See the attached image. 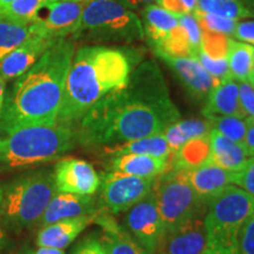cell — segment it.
<instances>
[{"mask_svg": "<svg viewBox=\"0 0 254 254\" xmlns=\"http://www.w3.org/2000/svg\"><path fill=\"white\" fill-rule=\"evenodd\" d=\"M180 120L163 72L146 60L129 74L128 81L87 111L75 125L77 140L85 146L111 147L161 134Z\"/></svg>", "mask_w": 254, "mask_h": 254, "instance_id": "6da1fadb", "label": "cell"}, {"mask_svg": "<svg viewBox=\"0 0 254 254\" xmlns=\"http://www.w3.org/2000/svg\"><path fill=\"white\" fill-rule=\"evenodd\" d=\"M74 53L73 41L59 38L15 79L0 114V134L21 127L56 125Z\"/></svg>", "mask_w": 254, "mask_h": 254, "instance_id": "7a4b0ae2", "label": "cell"}, {"mask_svg": "<svg viewBox=\"0 0 254 254\" xmlns=\"http://www.w3.org/2000/svg\"><path fill=\"white\" fill-rule=\"evenodd\" d=\"M134 53L106 46H82L73 56L57 123L75 127L87 111L125 86L136 65Z\"/></svg>", "mask_w": 254, "mask_h": 254, "instance_id": "3957f363", "label": "cell"}, {"mask_svg": "<svg viewBox=\"0 0 254 254\" xmlns=\"http://www.w3.org/2000/svg\"><path fill=\"white\" fill-rule=\"evenodd\" d=\"M74 127L63 125L27 126L0 134V171L57 160L74 147Z\"/></svg>", "mask_w": 254, "mask_h": 254, "instance_id": "277c9868", "label": "cell"}, {"mask_svg": "<svg viewBox=\"0 0 254 254\" xmlns=\"http://www.w3.org/2000/svg\"><path fill=\"white\" fill-rule=\"evenodd\" d=\"M253 213L252 196L240 187L227 186L207 205L204 254H238L240 230Z\"/></svg>", "mask_w": 254, "mask_h": 254, "instance_id": "5b68a950", "label": "cell"}, {"mask_svg": "<svg viewBox=\"0 0 254 254\" xmlns=\"http://www.w3.org/2000/svg\"><path fill=\"white\" fill-rule=\"evenodd\" d=\"M57 193L52 172L36 171L19 177L1 189L0 219L15 230L36 226Z\"/></svg>", "mask_w": 254, "mask_h": 254, "instance_id": "8992f818", "label": "cell"}, {"mask_svg": "<svg viewBox=\"0 0 254 254\" xmlns=\"http://www.w3.org/2000/svg\"><path fill=\"white\" fill-rule=\"evenodd\" d=\"M74 39L131 43L145 38L141 20L120 0H92L82 12Z\"/></svg>", "mask_w": 254, "mask_h": 254, "instance_id": "52a82bcc", "label": "cell"}, {"mask_svg": "<svg viewBox=\"0 0 254 254\" xmlns=\"http://www.w3.org/2000/svg\"><path fill=\"white\" fill-rule=\"evenodd\" d=\"M153 193L163 219L165 233L183 226L200 215H205L207 205L195 194L186 171L170 168L155 178Z\"/></svg>", "mask_w": 254, "mask_h": 254, "instance_id": "ba28073f", "label": "cell"}, {"mask_svg": "<svg viewBox=\"0 0 254 254\" xmlns=\"http://www.w3.org/2000/svg\"><path fill=\"white\" fill-rule=\"evenodd\" d=\"M155 178H139L120 172L105 174L100 183V204L110 214L128 211L153 190Z\"/></svg>", "mask_w": 254, "mask_h": 254, "instance_id": "9c48e42d", "label": "cell"}, {"mask_svg": "<svg viewBox=\"0 0 254 254\" xmlns=\"http://www.w3.org/2000/svg\"><path fill=\"white\" fill-rule=\"evenodd\" d=\"M123 221V227L139 245L150 254L157 253L165 227L153 190L145 199L125 212Z\"/></svg>", "mask_w": 254, "mask_h": 254, "instance_id": "30bf717a", "label": "cell"}, {"mask_svg": "<svg viewBox=\"0 0 254 254\" xmlns=\"http://www.w3.org/2000/svg\"><path fill=\"white\" fill-rule=\"evenodd\" d=\"M53 176L59 193L93 195L99 190L101 183L94 167L87 161L77 158H65L58 161Z\"/></svg>", "mask_w": 254, "mask_h": 254, "instance_id": "8fae6325", "label": "cell"}, {"mask_svg": "<svg viewBox=\"0 0 254 254\" xmlns=\"http://www.w3.org/2000/svg\"><path fill=\"white\" fill-rule=\"evenodd\" d=\"M152 49L155 55L164 60L168 67L176 73L183 86L196 100L207 99L211 91L220 82V80L212 77L195 58L173 57L157 47H152Z\"/></svg>", "mask_w": 254, "mask_h": 254, "instance_id": "7c38bea8", "label": "cell"}, {"mask_svg": "<svg viewBox=\"0 0 254 254\" xmlns=\"http://www.w3.org/2000/svg\"><path fill=\"white\" fill-rule=\"evenodd\" d=\"M38 23L39 28L30 39L0 60V77L5 81L17 79L28 71L57 40L46 33L39 20Z\"/></svg>", "mask_w": 254, "mask_h": 254, "instance_id": "4fadbf2b", "label": "cell"}, {"mask_svg": "<svg viewBox=\"0 0 254 254\" xmlns=\"http://www.w3.org/2000/svg\"><path fill=\"white\" fill-rule=\"evenodd\" d=\"M205 215H200L176 228L166 232L155 254H204L206 247Z\"/></svg>", "mask_w": 254, "mask_h": 254, "instance_id": "5bb4252c", "label": "cell"}, {"mask_svg": "<svg viewBox=\"0 0 254 254\" xmlns=\"http://www.w3.org/2000/svg\"><path fill=\"white\" fill-rule=\"evenodd\" d=\"M92 195H79L72 193H57L47 206L39 224L41 226L65 219L94 217L100 211Z\"/></svg>", "mask_w": 254, "mask_h": 254, "instance_id": "9a60e30c", "label": "cell"}, {"mask_svg": "<svg viewBox=\"0 0 254 254\" xmlns=\"http://www.w3.org/2000/svg\"><path fill=\"white\" fill-rule=\"evenodd\" d=\"M87 4L68 0H52L47 6V17L39 19L41 26L50 37L56 39L73 34L80 24L82 12Z\"/></svg>", "mask_w": 254, "mask_h": 254, "instance_id": "2e32d148", "label": "cell"}, {"mask_svg": "<svg viewBox=\"0 0 254 254\" xmlns=\"http://www.w3.org/2000/svg\"><path fill=\"white\" fill-rule=\"evenodd\" d=\"M93 222L101 228L98 240L105 254H150L105 209L101 208L98 212Z\"/></svg>", "mask_w": 254, "mask_h": 254, "instance_id": "e0dca14e", "label": "cell"}, {"mask_svg": "<svg viewBox=\"0 0 254 254\" xmlns=\"http://www.w3.org/2000/svg\"><path fill=\"white\" fill-rule=\"evenodd\" d=\"M206 118L209 117H239L247 118L241 106L239 85L233 77H227L215 86L206 99L202 109Z\"/></svg>", "mask_w": 254, "mask_h": 254, "instance_id": "ac0fdd59", "label": "cell"}, {"mask_svg": "<svg viewBox=\"0 0 254 254\" xmlns=\"http://www.w3.org/2000/svg\"><path fill=\"white\" fill-rule=\"evenodd\" d=\"M236 172L224 170L213 164H206L195 170L186 171L189 182L195 194L206 205L233 184Z\"/></svg>", "mask_w": 254, "mask_h": 254, "instance_id": "d6986e66", "label": "cell"}, {"mask_svg": "<svg viewBox=\"0 0 254 254\" xmlns=\"http://www.w3.org/2000/svg\"><path fill=\"white\" fill-rule=\"evenodd\" d=\"M94 217L65 219L44 226L38 233V246L64 250L94 221Z\"/></svg>", "mask_w": 254, "mask_h": 254, "instance_id": "ffe728a7", "label": "cell"}, {"mask_svg": "<svg viewBox=\"0 0 254 254\" xmlns=\"http://www.w3.org/2000/svg\"><path fill=\"white\" fill-rule=\"evenodd\" d=\"M209 139L212 148L209 164L230 172H239L251 158L244 144L230 140L215 129H212L209 133Z\"/></svg>", "mask_w": 254, "mask_h": 254, "instance_id": "44dd1931", "label": "cell"}, {"mask_svg": "<svg viewBox=\"0 0 254 254\" xmlns=\"http://www.w3.org/2000/svg\"><path fill=\"white\" fill-rule=\"evenodd\" d=\"M170 168V158L144 154H124L113 157L111 170L139 178H157Z\"/></svg>", "mask_w": 254, "mask_h": 254, "instance_id": "7402d4cb", "label": "cell"}, {"mask_svg": "<svg viewBox=\"0 0 254 254\" xmlns=\"http://www.w3.org/2000/svg\"><path fill=\"white\" fill-rule=\"evenodd\" d=\"M211 153L212 148L209 134L192 139L184 144L177 152L172 153V163H170V168L184 171L195 170V168L209 164Z\"/></svg>", "mask_w": 254, "mask_h": 254, "instance_id": "603a6c76", "label": "cell"}, {"mask_svg": "<svg viewBox=\"0 0 254 254\" xmlns=\"http://www.w3.org/2000/svg\"><path fill=\"white\" fill-rule=\"evenodd\" d=\"M141 24L150 45H159L178 26V17L158 5H147L141 11Z\"/></svg>", "mask_w": 254, "mask_h": 254, "instance_id": "cb8c5ba5", "label": "cell"}, {"mask_svg": "<svg viewBox=\"0 0 254 254\" xmlns=\"http://www.w3.org/2000/svg\"><path fill=\"white\" fill-rule=\"evenodd\" d=\"M211 131L212 125L207 119H186L178 120L177 123L168 126L163 134L171 152L174 153L187 141L199 136L208 135Z\"/></svg>", "mask_w": 254, "mask_h": 254, "instance_id": "d4e9b609", "label": "cell"}, {"mask_svg": "<svg viewBox=\"0 0 254 254\" xmlns=\"http://www.w3.org/2000/svg\"><path fill=\"white\" fill-rule=\"evenodd\" d=\"M104 151L105 153L113 155V157L124 154H144L159 158H170L172 155L163 133L145 136V138L136 139V140L125 142L122 145L111 146V147L104 148Z\"/></svg>", "mask_w": 254, "mask_h": 254, "instance_id": "484cf974", "label": "cell"}, {"mask_svg": "<svg viewBox=\"0 0 254 254\" xmlns=\"http://www.w3.org/2000/svg\"><path fill=\"white\" fill-rule=\"evenodd\" d=\"M253 45L231 40L227 60L231 75L240 82H249L254 86Z\"/></svg>", "mask_w": 254, "mask_h": 254, "instance_id": "4316f807", "label": "cell"}, {"mask_svg": "<svg viewBox=\"0 0 254 254\" xmlns=\"http://www.w3.org/2000/svg\"><path fill=\"white\" fill-rule=\"evenodd\" d=\"M39 28L38 20L31 25H20L0 18V60L21 46Z\"/></svg>", "mask_w": 254, "mask_h": 254, "instance_id": "83f0119b", "label": "cell"}, {"mask_svg": "<svg viewBox=\"0 0 254 254\" xmlns=\"http://www.w3.org/2000/svg\"><path fill=\"white\" fill-rule=\"evenodd\" d=\"M52 0H13L0 9V18L20 25H31L39 20V12Z\"/></svg>", "mask_w": 254, "mask_h": 254, "instance_id": "f1b7e54d", "label": "cell"}, {"mask_svg": "<svg viewBox=\"0 0 254 254\" xmlns=\"http://www.w3.org/2000/svg\"><path fill=\"white\" fill-rule=\"evenodd\" d=\"M198 8L207 13L239 19L252 17L254 12L245 0H198Z\"/></svg>", "mask_w": 254, "mask_h": 254, "instance_id": "f546056e", "label": "cell"}, {"mask_svg": "<svg viewBox=\"0 0 254 254\" xmlns=\"http://www.w3.org/2000/svg\"><path fill=\"white\" fill-rule=\"evenodd\" d=\"M157 47L163 52L173 57H189V58H195V52L193 51L190 43L187 37L186 31L182 26L173 28L166 38L161 41L159 45H151Z\"/></svg>", "mask_w": 254, "mask_h": 254, "instance_id": "4dcf8cb0", "label": "cell"}, {"mask_svg": "<svg viewBox=\"0 0 254 254\" xmlns=\"http://www.w3.org/2000/svg\"><path fill=\"white\" fill-rule=\"evenodd\" d=\"M212 129L221 133L232 141L244 144L247 132V118L239 117H209Z\"/></svg>", "mask_w": 254, "mask_h": 254, "instance_id": "1f68e13d", "label": "cell"}, {"mask_svg": "<svg viewBox=\"0 0 254 254\" xmlns=\"http://www.w3.org/2000/svg\"><path fill=\"white\" fill-rule=\"evenodd\" d=\"M201 27V45L200 51L212 59L227 58L231 40L228 36Z\"/></svg>", "mask_w": 254, "mask_h": 254, "instance_id": "d6a6232c", "label": "cell"}, {"mask_svg": "<svg viewBox=\"0 0 254 254\" xmlns=\"http://www.w3.org/2000/svg\"><path fill=\"white\" fill-rule=\"evenodd\" d=\"M193 15L199 21L200 26L206 27L207 30L213 32H218V33L226 34V36H232L233 34L234 28H236V25L238 23L237 19L207 13V12L200 11L198 7L193 12Z\"/></svg>", "mask_w": 254, "mask_h": 254, "instance_id": "836d02e7", "label": "cell"}, {"mask_svg": "<svg viewBox=\"0 0 254 254\" xmlns=\"http://www.w3.org/2000/svg\"><path fill=\"white\" fill-rule=\"evenodd\" d=\"M195 59L198 60L200 65H201L212 77L218 79V80L221 81L227 77H231L230 66H228L227 58L212 59L200 51L198 55H196Z\"/></svg>", "mask_w": 254, "mask_h": 254, "instance_id": "e575fe53", "label": "cell"}, {"mask_svg": "<svg viewBox=\"0 0 254 254\" xmlns=\"http://www.w3.org/2000/svg\"><path fill=\"white\" fill-rule=\"evenodd\" d=\"M178 25L186 31L190 46L195 52L196 57L200 52V45H201V27H200L199 21L196 20L194 15L187 13L178 17Z\"/></svg>", "mask_w": 254, "mask_h": 254, "instance_id": "d590c367", "label": "cell"}, {"mask_svg": "<svg viewBox=\"0 0 254 254\" xmlns=\"http://www.w3.org/2000/svg\"><path fill=\"white\" fill-rule=\"evenodd\" d=\"M233 184L249 193L254 200V155L247 160L239 172L234 173Z\"/></svg>", "mask_w": 254, "mask_h": 254, "instance_id": "8d00e7d4", "label": "cell"}, {"mask_svg": "<svg viewBox=\"0 0 254 254\" xmlns=\"http://www.w3.org/2000/svg\"><path fill=\"white\" fill-rule=\"evenodd\" d=\"M238 254H254V213L244 222L241 227Z\"/></svg>", "mask_w": 254, "mask_h": 254, "instance_id": "74e56055", "label": "cell"}, {"mask_svg": "<svg viewBox=\"0 0 254 254\" xmlns=\"http://www.w3.org/2000/svg\"><path fill=\"white\" fill-rule=\"evenodd\" d=\"M241 106L245 111L247 118H254V88L249 82L239 84Z\"/></svg>", "mask_w": 254, "mask_h": 254, "instance_id": "f35d334b", "label": "cell"}, {"mask_svg": "<svg viewBox=\"0 0 254 254\" xmlns=\"http://www.w3.org/2000/svg\"><path fill=\"white\" fill-rule=\"evenodd\" d=\"M232 37L240 40L241 43L254 45V20L238 21Z\"/></svg>", "mask_w": 254, "mask_h": 254, "instance_id": "ab89813d", "label": "cell"}, {"mask_svg": "<svg viewBox=\"0 0 254 254\" xmlns=\"http://www.w3.org/2000/svg\"><path fill=\"white\" fill-rule=\"evenodd\" d=\"M72 254H105L99 240L95 238H86L79 243Z\"/></svg>", "mask_w": 254, "mask_h": 254, "instance_id": "60d3db41", "label": "cell"}, {"mask_svg": "<svg viewBox=\"0 0 254 254\" xmlns=\"http://www.w3.org/2000/svg\"><path fill=\"white\" fill-rule=\"evenodd\" d=\"M157 2H158V6H160V7L166 9V11L170 12V13H173L174 15H177V17L190 13L182 0H157Z\"/></svg>", "mask_w": 254, "mask_h": 254, "instance_id": "b9f144b4", "label": "cell"}, {"mask_svg": "<svg viewBox=\"0 0 254 254\" xmlns=\"http://www.w3.org/2000/svg\"><path fill=\"white\" fill-rule=\"evenodd\" d=\"M244 146L249 152L250 157L254 155V118H247V132Z\"/></svg>", "mask_w": 254, "mask_h": 254, "instance_id": "7bdbcfd3", "label": "cell"}, {"mask_svg": "<svg viewBox=\"0 0 254 254\" xmlns=\"http://www.w3.org/2000/svg\"><path fill=\"white\" fill-rule=\"evenodd\" d=\"M124 5L127 6V7H140L142 5H150L153 1H157V0H120Z\"/></svg>", "mask_w": 254, "mask_h": 254, "instance_id": "ee69618b", "label": "cell"}, {"mask_svg": "<svg viewBox=\"0 0 254 254\" xmlns=\"http://www.w3.org/2000/svg\"><path fill=\"white\" fill-rule=\"evenodd\" d=\"M33 254H65L64 250L53 249V247H39Z\"/></svg>", "mask_w": 254, "mask_h": 254, "instance_id": "f6af8a7d", "label": "cell"}, {"mask_svg": "<svg viewBox=\"0 0 254 254\" xmlns=\"http://www.w3.org/2000/svg\"><path fill=\"white\" fill-rule=\"evenodd\" d=\"M182 1L184 2V5L186 6L187 11H189L190 13H193L196 9V7H198V0H182Z\"/></svg>", "mask_w": 254, "mask_h": 254, "instance_id": "bcb514c9", "label": "cell"}, {"mask_svg": "<svg viewBox=\"0 0 254 254\" xmlns=\"http://www.w3.org/2000/svg\"><path fill=\"white\" fill-rule=\"evenodd\" d=\"M5 101V80L0 77V114H1L2 106Z\"/></svg>", "mask_w": 254, "mask_h": 254, "instance_id": "7dc6e473", "label": "cell"}, {"mask_svg": "<svg viewBox=\"0 0 254 254\" xmlns=\"http://www.w3.org/2000/svg\"><path fill=\"white\" fill-rule=\"evenodd\" d=\"M6 244H7V236H6L4 228L0 225V251L4 249Z\"/></svg>", "mask_w": 254, "mask_h": 254, "instance_id": "c3c4849f", "label": "cell"}, {"mask_svg": "<svg viewBox=\"0 0 254 254\" xmlns=\"http://www.w3.org/2000/svg\"><path fill=\"white\" fill-rule=\"evenodd\" d=\"M13 0H0V9H2L4 7H6L9 2H12Z\"/></svg>", "mask_w": 254, "mask_h": 254, "instance_id": "681fc988", "label": "cell"}, {"mask_svg": "<svg viewBox=\"0 0 254 254\" xmlns=\"http://www.w3.org/2000/svg\"><path fill=\"white\" fill-rule=\"evenodd\" d=\"M68 1H77V2H90L92 0H68Z\"/></svg>", "mask_w": 254, "mask_h": 254, "instance_id": "f907efd6", "label": "cell"}, {"mask_svg": "<svg viewBox=\"0 0 254 254\" xmlns=\"http://www.w3.org/2000/svg\"><path fill=\"white\" fill-rule=\"evenodd\" d=\"M18 254H32L30 251H28V252H24V253H18Z\"/></svg>", "mask_w": 254, "mask_h": 254, "instance_id": "816d5d0a", "label": "cell"}, {"mask_svg": "<svg viewBox=\"0 0 254 254\" xmlns=\"http://www.w3.org/2000/svg\"><path fill=\"white\" fill-rule=\"evenodd\" d=\"M0 198H1V189H0Z\"/></svg>", "mask_w": 254, "mask_h": 254, "instance_id": "f5cc1de1", "label": "cell"}, {"mask_svg": "<svg viewBox=\"0 0 254 254\" xmlns=\"http://www.w3.org/2000/svg\"><path fill=\"white\" fill-rule=\"evenodd\" d=\"M253 63H254V51H253Z\"/></svg>", "mask_w": 254, "mask_h": 254, "instance_id": "db71d44e", "label": "cell"}, {"mask_svg": "<svg viewBox=\"0 0 254 254\" xmlns=\"http://www.w3.org/2000/svg\"><path fill=\"white\" fill-rule=\"evenodd\" d=\"M253 88H254V87H253Z\"/></svg>", "mask_w": 254, "mask_h": 254, "instance_id": "11a10c76", "label": "cell"}]
</instances>
